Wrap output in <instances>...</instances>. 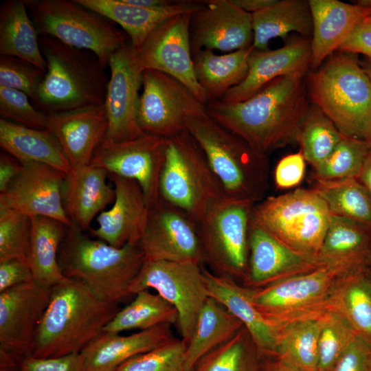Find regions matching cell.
<instances>
[{
    "label": "cell",
    "mask_w": 371,
    "mask_h": 371,
    "mask_svg": "<svg viewBox=\"0 0 371 371\" xmlns=\"http://www.w3.org/2000/svg\"><path fill=\"white\" fill-rule=\"evenodd\" d=\"M166 139L144 135L126 142L105 140L96 149L89 165L108 174L136 181L149 207L159 199V182Z\"/></svg>",
    "instance_id": "obj_17"
},
{
    "label": "cell",
    "mask_w": 371,
    "mask_h": 371,
    "mask_svg": "<svg viewBox=\"0 0 371 371\" xmlns=\"http://www.w3.org/2000/svg\"><path fill=\"white\" fill-rule=\"evenodd\" d=\"M363 22L371 23V14L367 17Z\"/></svg>",
    "instance_id": "obj_63"
},
{
    "label": "cell",
    "mask_w": 371,
    "mask_h": 371,
    "mask_svg": "<svg viewBox=\"0 0 371 371\" xmlns=\"http://www.w3.org/2000/svg\"><path fill=\"white\" fill-rule=\"evenodd\" d=\"M31 218L10 208H0V260L27 256Z\"/></svg>",
    "instance_id": "obj_46"
},
{
    "label": "cell",
    "mask_w": 371,
    "mask_h": 371,
    "mask_svg": "<svg viewBox=\"0 0 371 371\" xmlns=\"http://www.w3.org/2000/svg\"><path fill=\"white\" fill-rule=\"evenodd\" d=\"M134 300L115 314L103 331L120 333L123 331L148 329L161 324L178 323L176 308L159 294L140 291Z\"/></svg>",
    "instance_id": "obj_39"
},
{
    "label": "cell",
    "mask_w": 371,
    "mask_h": 371,
    "mask_svg": "<svg viewBox=\"0 0 371 371\" xmlns=\"http://www.w3.org/2000/svg\"><path fill=\"white\" fill-rule=\"evenodd\" d=\"M308 98L346 137L362 139L371 113V82L355 54L333 53L308 74Z\"/></svg>",
    "instance_id": "obj_7"
},
{
    "label": "cell",
    "mask_w": 371,
    "mask_h": 371,
    "mask_svg": "<svg viewBox=\"0 0 371 371\" xmlns=\"http://www.w3.org/2000/svg\"><path fill=\"white\" fill-rule=\"evenodd\" d=\"M138 245L147 260L203 263L198 223L161 198L150 207L146 227Z\"/></svg>",
    "instance_id": "obj_15"
},
{
    "label": "cell",
    "mask_w": 371,
    "mask_h": 371,
    "mask_svg": "<svg viewBox=\"0 0 371 371\" xmlns=\"http://www.w3.org/2000/svg\"><path fill=\"white\" fill-rule=\"evenodd\" d=\"M330 371H371V342L358 335Z\"/></svg>",
    "instance_id": "obj_50"
},
{
    "label": "cell",
    "mask_w": 371,
    "mask_h": 371,
    "mask_svg": "<svg viewBox=\"0 0 371 371\" xmlns=\"http://www.w3.org/2000/svg\"><path fill=\"white\" fill-rule=\"evenodd\" d=\"M357 179L366 188L371 197V149Z\"/></svg>",
    "instance_id": "obj_57"
},
{
    "label": "cell",
    "mask_w": 371,
    "mask_h": 371,
    "mask_svg": "<svg viewBox=\"0 0 371 371\" xmlns=\"http://www.w3.org/2000/svg\"><path fill=\"white\" fill-rule=\"evenodd\" d=\"M52 287L35 280L0 293V346L25 357L32 355L38 323Z\"/></svg>",
    "instance_id": "obj_19"
},
{
    "label": "cell",
    "mask_w": 371,
    "mask_h": 371,
    "mask_svg": "<svg viewBox=\"0 0 371 371\" xmlns=\"http://www.w3.org/2000/svg\"><path fill=\"white\" fill-rule=\"evenodd\" d=\"M46 128L58 140L71 168L90 164L106 139L108 120L104 104L47 114Z\"/></svg>",
    "instance_id": "obj_23"
},
{
    "label": "cell",
    "mask_w": 371,
    "mask_h": 371,
    "mask_svg": "<svg viewBox=\"0 0 371 371\" xmlns=\"http://www.w3.org/2000/svg\"><path fill=\"white\" fill-rule=\"evenodd\" d=\"M362 67L371 82V59L368 58V60L366 61L363 66Z\"/></svg>",
    "instance_id": "obj_60"
},
{
    "label": "cell",
    "mask_w": 371,
    "mask_h": 371,
    "mask_svg": "<svg viewBox=\"0 0 371 371\" xmlns=\"http://www.w3.org/2000/svg\"><path fill=\"white\" fill-rule=\"evenodd\" d=\"M47 68L32 104L45 114L104 104L109 76L93 52L39 35Z\"/></svg>",
    "instance_id": "obj_5"
},
{
    "label": "cell",
    "mask_w": 371,
    "mask_h": 371,
    "mask_svg": "<svg viewBox=\"0 0 371 371\" xmlns=\"http://www.w3.org/2000/svg\"><path fill=\"white\" fill-rule=\"evenodd\" d=\"M254 205L223 197L197 222L203 263L212 273L242 283L245 280Z\"/></svg>",
    "instance_id": "obj_11"
},
{
    "label": "cell",
    "mask_w": 371,
    "mask_h": 371,
    "mask_svg": "<svg viewBox=\"0 0 371 371\" xmlns=\"http://www.w3.org/2000/svg\"><path fill=\"white\" fill-rule=\"evenodd\" d=\"M159 193L196 222L225 197L202 149L187 129L166 139Z\"/></svg>",
    "instance_id": "obj_8"
},
{
    "label": "cell",
    "mask_w": 371,
    "mask_h": 371,
    "mask_svg": "<svg viewBox=\"0 0 371 371\" xmlns=\"http://www.w3.org/2000/svg\"><path fill=\"white\" fill-rule=\"evenodd\" d=\"M323 317L294 322L276 328L273 357L297 371H317L318 344Z\"/></svg>",
    "instance_id": "obj_37"
},
{
    "label": "cell",
    "mask_w": 371,
    "mask_h": 371,
    "mask_svg": "<svg viewBox=\"0 0 371 371\" xmlns=\"http://www.w3.org/2000/svg\"><path fill=\"white\" fill-rule=\"evenodd\" d=\"M345 137L324 112L313 104L301 125L297 142L305 161L315 170Z\"/></svg>",
    "instance_id": "obj_40"
},
{
    "label": "cell",
    "mask_w": 371,
    "mask_h": 371,
    "mask_svg": "<svg viewBox=\"0 0 371 371\" xmlns=\"http://www.w3.org/2000/svg\"><path fill=\"white\" fill-rule=\"evenodd\" d=\"M23 164L18 159L6 154L0 156V194L3 193L19 175Z\"/></svg>",
    "instance_id": "obj_54"
},
{
    "label": "cell",
    "mask_w": 371,
    "mask_h": 371,
    "mask_svg": "<svg viewBox=\"0 0 371 371\" xmlns=\"http://www.w3.org/2000/svg\"><path fill=\"white\" fill-rule=\"evenodd\" d=\"M368 269L347 282L336 308L346 316L359 337L371 342V288L366 279Z\"/></svg>",
    "instance_id": "obj_43"
},
{
    "label": "cell",
    "mask_w": 371,
    "mask_h": 371,
    "mask_svg": "<svg viewBox=\"0 0 371 371\" xmlns=\"http://www.w3.org/2000/svg\"><path fill=\"white\" fill-rule=\"evenodd\" d=\"M330 216L312 188H297L256 203L251 221L291 249L317 258Z\"/></svg>",
    "instance_id": "obj_10"
},
{
    "label": "cell",
    "mask_w": 371,
    "mask_h": 371,
    "mask_svg": "<svg viewBox=\"0 0 371 371\" xmlns=\"http://www.w3.org/2000/svg\"><path fill=\"white\" fill-rule=\"evenodd\" d=\"M34 280V275L26 256L12 257L0 260V293Z\"/></svg>",
    "instance_id": "obj_52"
},
{
    "label": "cell",
    "mask_w": 371,
    "mask_h": 371,
    "mask_svg": "<svg viewBox=\"0 0 371 371\" xmlns=\"http://www.w3.org/2000/svg\"><path fill=\"white\" fill-rule=\"evenodd\" d=\"M119 311L118 304L101 300L80 281L66 277L52 287L32 355L52 357L80 352Z\"/></svg>",
    "instance_id": "obj_2"
},
{
    "label": "cell",
    "mask_w": 371,
    "mask_h": 371,
    "mask_svg": "<svg viewBox=\"0 0 371 371\" xmlns=\"http://www.w3.org/2000/svg\"><path fill=\"white\" fill-rule=\"evenodd\" d=\"M243 326L221 302L208 297L186 347L187 371H192L201 358L231 339Z\"/></svg>",
    "instance_id": "obj_35"
},
{
    "label": "cell",
    "mask_w": 371,
    "mask_h": 371,
    "mask_svg": "<svg viewBox=\"0 0 371 371\" xmlns=\"http://www.w3.org/2000/svg\"><path fill=\"white\" fill-rule=\"evenodd\" d=\"M45 71L22 58L0 56V86L25 93L31 102L35 98Z\"/></svg>",
    "instance_id": "obj_47"
},
{
    "label": "cell",
    "mask_w": 371,
    "mask_h": 371,
    "mask_svg": "<svg viewBox=\"0 0 371 371\" xmlns=\"http://www.w3.org/2000/svg\"><path fill=\"white\" fill-rule=\"evenodd\" d=\"M313 19L311 71L337 51L371 14V8L337 0H308Z\"/></svg>",
    "instance_id": "obj_25"
},
{
    "label": "cell",
    "mask_w": 371,
    "mask_h": 371,
    "mask_svg": "<svg viewBox=\"0 0 371 371\" xmlns=\"http://www.w3.org/2000/svg\"><path fill=\"white\" fill-rule=\"evenodd\" d=\"M232 1L245 12L254 14L272 5L276 0H232Z\"/></svg>",
    "instance_id": "obj_56"
},
{
    "label": "cell",
    "mask_w": 371,
    "mask_h": 371,
    "mask_svg": "<svg viewBox=\"0 0 371 371\" xmlns=\"http://www.w3.org/2000/svg\"><path fill=\"white\" fill-rule=\"evenodd\" d=\"M356 3L366 8H371V0H359Z\"/></svg>",
    "instance_id": "obj_61"
},
{
    "label": "cell",
    "mask_w": 371,
    "mask_h": 371,
    "mask_svg": "<svg viewBox=\"0 0 371 371\" xmlns=\"http://www.w3.org/2000/svg\"><path fill=\"white\" fill-rule=\"evenodd\" d=\"M370 268H371V265H370Z\"/></svg>",
    "instance_id": "obj_64"
},
{
    "label": "cell",
    "mask_w": 371,
    "mask_h": 371,
    "mask_svg": "<svg viewBox=\"0 0 371 371\" xmlns=\"http://www.w3.org/2000/svg\"><path fill=\"white\" fill-rule=\"evenodd\" d=\"M146 260L139 245L113 247L92 239L74 224L67 227L58 253L63 275L86 285L101 300L118 304Z\"/></svg>",
    "instance_id": "obj_4"
},
{
    "label": "cell",
    "mask_w": 371,
    "mask_h": 371,
    "mask_svg": "<svg viewBox=\"0 0 371 371\" xmlns=\"http://www.w3.org/2000/svg\"><path fill=\"white\" fill-rule=\"evenodd\" d=\"M321 266L316 258L291 249L251 221L248 270L243 285L260 289Z\"/></svg>",
    "instance_id": "obj_21"
},
{
    "label": "cell",
    "mask_w": 371,
    "mask_h": 371,
    "mask_svg": "<svg viewBox=\"0 0 371 371\" xmlns=\"http://www.w3.org/2000/svg\"><path fill=\"white\" fill-rule=\"evenodd\" d=\"M19 371H83L80 353L38 357L29 355L22 360Z\"/></svg>",
    "instance_id": "obj_49"
},
{
    "label": "cell",
    "mask_w": 371,
    "mask_h": 371,
    "mask_svg": "<svg viewBox=\"0 0 371 371\" xmlns=\"http://www.w3.org/2000/svg\"><path fill=\"white\" fill-rule=\"evenodd\" d=\"M314 180L312 189L324 200L332 215L371 229V197L357 178Z\"/></svg>",
    "instance_id": "obj_38"
},
{
    "label": "cell",
    "mask_w": 371,
    "mask_h": 371,
    "mask_svg": "<svg viewBox=\"0 0 371 371\" xmlns=\"http://www.w3.org/2000/svg\"><path fill=\"white\" fill-rule=\"evenodd\" d=\"M186 344L172 337L156 348L128 359L115 371H187Z\"/></svg>",
    "instance_id": "obj_45"
},
{
    "label": "cell",
    "mask_w": 371,
    "mask_h": 371,
    "mask_svg": "<svg viewBox=\"0 0 371 371\" xmlns=\"http://www.w3.org/2000/svg\"><path fill=\"white\" fill-rule=\"evenodd\" d=\"M205 109V104L177 79L156 70L144 71L138 123L144 134L171 138L186 129L189 115Z\"/></svg>",
    "instance_id": "obj_13"
},
{
    "label": "cell",
    "mask_w": 371,
    "mask_h": 371,
    "mask_svg": "<svg viewBox=\"0 0 371 371\" xmlns=\"http://www.w3.org/2000/svg\"><path fill=\"white\" fill-rule=\"evenodd\" d=\"M259 371H297L283 361L269 356L262 355Z\"/></svg>",
    "instance_id": "obj_55"
},
{
    "label": "cell",
    "mask_w": 371,
    "mask_h": 371,
    "mask_svg": "<svg viewBox=\"0 0 371 371\" xmlns=\"http://www.w3.org/2000/svg\"><path fill=\"white\" fill-rule=\"evenodd\" d=\"M1 118L36 129L46 128L47 114L37 109L24 93L0 86Z\"/></svg>",
    "instance_id": "obj_48"
},
{
    "label": "cell",
    "mask_w": 371,
    "mask_h": 371,
    "mask_svg": "<svg viewBox=\"0 0 371 371\" xmlns=\"http://www.w3.org/2000/svg\"><path fill=\"white\" fill-rule=\"evenodd\" d=\"M192 14H181L167 19L136 50L144 70H156L173 77L205 105L208 98L194 71L190 34Z\"/></svg>",
    "instance_id": "obj_16"
},
{
    "label": "cell",
    "mask_w": 371,
    "mask_h": 371,
    "mask_svg": "<svg viewBox=\"0 0 371 371\" xmlns=\"http://www.w3.org/2000/svg\"><path fill=\"white\" fill-rule=\"evenodd\" d=\"M21 172L0 194V208L19 211L30 217L55 219L67 227L72 223L63 206V188L66 174L38 162H24Z\"/></svg>",
    "instance_id": "obj_18"
},
{
    "label": "cell",
    "mask_w": 371,
    "mask_h": 371,
    "mask_svg": "<svg viewBox=\"0 0 371 371\" xmlns=\"http://www.w3.org/2000/svg\"><path fill=\"white\" fill-rule=\"evenodd\" d=\"M321 265L366 269L371 265V229L353 220L330 216L321 249Z\"/></svg>",
    "instance_id": "obj_30"
},
{
    "label": "cell",
    "mask_w": 371,
    "mask_h": 371,
    "mask_svg": "<svg viewBox=\"0 0 371 371\" xmlns=\"http://www.w3.org/2000/svg\"><path fill=\"white\" fill-rule=\"evenodd\" d=\"M27 260L34 280L52 287L66 277L58 262V250L67 226L55 219L32 216Z\"/></svg>",
    "instance_id": "obj_36"
},
{
    "label": "cell",
    "mask_w": 371,
    "mask_h": 371,
    "mask_svg": "<svg viewBox=\"0 0 371 371\" xmlns=\"http://www.w3.org/2000/svg\"><path fill=\"white\" fill-rule=\"evenodd\" d=\"M108 67L110 74L104 102L108 120L106 140L120 142L139 138L146 135L138 123L144 70L129 39L111 54Z\"/></svg>",
    "instance_id": "obj_14"
},
{
    "label": "cell",
    "mask_w": 371,
    "mask_h": 371,
    "mask_svg": "<svg viewBox=\"0 0 371 371\" xmlns=\"http://www.w3.org/2000/svg\"><path fill=\"white\" fill-rule=\"evenodd\" d=\"M262 355L243 326L201 358L192 371H259Z\"/></svg>",
    "instance_id": "obj_41"
},
{
    "label": "cell",
    "mask_w": 371,
    "mask_h": 371,
    "mask_svg": "<svg viewBox=\"0 0 371 371\" xmlns=\"http://www.w3.org/2000/svg\"><path fill=\"white\" fill-rule=\"evenodd\" d=\"M357 336L339 310L335 308L326 314L319 337L317 371H330Z\"/></svg>",
    "instance_id": "obj_42"
},
{
    "label": "cell",
    "mask_w": 371,
    "mask_h": 371,
    "mask_svg": "<svg viewBox=\"0 0 371 371\" xmlns=\"http://www.w3.org/2000/svg\"><path fill=\"white\" fill-rule=\"evenodd\" d=\"M251 16L252 45L257 50L268 49L271 39L293 32L311 38L313 19L308 0H276Z\"/></svg>",
    "instance_id": "obj_33"
},
{
    "label": "cell",
    "mask_w": 371,
    "mask_h": 371,
    "mask_svg": "<svg viewBox=\"0 0 371 371\" xmlns=\"http://www.w3.org/2000/svg\"><path fill=\"white\" fill-rule=\"evenodd\" d=\"M304 76L278 78L238 102L209 100L206 113L256 151L268 154L297 142L310 109Z\"/></svg>",
    "instance_id": "obj_1"
},
{
    "label": "cell",
    "mask_w": 371,
    "mask_h": 371,
    "mask_svg": "<svg viewBox=\"0 0 371 371\" xmlns=\"http://www.w3.org/2000/svg\"><path fill=\"white\" fill-rule=\"evenodd\" d=\"M39 35L93 52L107 68L111 54L129 38L117 25L76 0H23Z\"/></svg>",
    "instance_id": "obj_9"
},
{
    "label": "cell",
    "mask_w": 371,
    "mask_h": 371,
    "mask_svg": "<svg viewBox=\"0 0 371 371\" xmlns=\"http://www.w3.org/2000/svg\"><path fill=\"white\" fill-rule=\"evenodd\" d=\"M39 34L23 0H8L0 7V54L25 60L44 71L47 64Z\"/></svg>",
    "instance_id": "obj_34"
},
{
    "label": "cell",
    "mask_w": 371,
    "mask_h": 371,
    "mask_svg": "<svg viewBox=\"0 0 371 371\" xmlns=\"http://www.w3.org/2000/svg\"><path fill=\"white\" fill-rule=\"evenodd\" d=\"M367 269L321 266L262 288L251 289L252 302L275 330L291 322L319 319L336 308L347 282Z\"/></svg>",
    "instance_id": "obj_6"
},
{
    "label": "cell",
    "mask_w": 371,
    "mask_h": 371,
    "mask_svg": "<svg viewBox=\"0 0 371 371\" xmlns=\"http://www.w3.org/2000/svg\"><path fill=\"white\" fill-rule=\"evenodd\" d=\"M107 172L88 165L71 168L63 188L65 211L71 223L83 232L95 216L114 201V187L106 183Z\"/></svg>",
    "instance_id": "obj_28"
},
{
    "label": "cell",
    "mask_w": 371,
    "mask_h": 371,
    "mask_svg": "<svg viewBox=\"0 0 371 371\" xmlns=\"http://www.w3.org/2000/svg\"><path fill=\"white\" fill-rule=\"evenodd\" d=\"M115 197L112 207L97 217L98 226L91 229L95 238L115 247L138 245L146 227L150 207L135 180L108 174Z\"/></svg>",
    "instance_id": "obj_22"
},
{
    "label": "cell",
    "mask_w": 371,
    "mask_h": 371,
    "mask_svg": "<svg viewBox=\"0 0 371 371\" xmlns=\"http://www.w3.org/2000/svg\"><path fill=\"white\" fill-rule=\"evenodd\" d=\"M362 139L366 141L371 149V113L364 125L362 133Z\"/></svg>",
    "instance_id": "obj_59"
},
{
    "label": "cell",
    "mask_w": 371,
    "mask_h": 371,
    "mask_svg": "<svg viewBox=\"0 0 371 371\" xmlns=\"http://www.w3.org/2000/svg\"><path fill=\"white\" fill-rule=\"evenodd\" d=\"M305 159L300 151L282 157L276 166L274 181L279 189H289L299 185L305 172Z\"/></svg>",
    "instance_id": "obj_51"
},
{
    "label": "cell",
    "mask_w": 371,
    "mask_h": 371,
    "mask_svg": "<svg viewBox=\"0 0 371 371\" xmlns=\"http://www.w3.org/2000/svg\"><path fill=\"white\" fill-rule=\"evenodd\" d=\"M337 51L362 54L371 59V23L357 26Z\"/></svg>",
    "instance_id": "obj_53"
},
{
    "label": "cell",
    "mask_w": 371,
    "mask_h": 371,
    "mask_svg": "<svg viewBox=\"0 0 371 371\" xmlns=\"http://www.w3.org/2000/svg\"><path fill=\"white\" fill-rule=\"evenodd\" d=\"M370 150L363 139L346 136L328 159L314 170V179L358 178Z\"/></svg>",
    "instance_id": "obj_44"
},
{
    "label": "cell",
    "mask_w": 371,
    "mask_h": 371,
    "mask_svg": "<svg viewBox=\"0 0 371 371\" xmlns=\"http://www.w3.org/2000/svg\"><path fill=\"white\" fill-rule=\"evenodd\" d=\"M170 324H161L129 335L102 332L80 352L83 371H115L136 355L171 338Z\"/></svg>",
    "instance_id": "obj_26"
},
{
    "label": "cell",
    "mask_w": 371,
    "mask_h": 371,
    "mask_svg": "<svg viewBox=\"0 0 371 371\" xmlns=\"http://www.w3.org/2000/svg\"><path fill=\"white\" fill-rule=\"evenodd\" d=\"M366 279L371 288V268H369L366 272Z\"/></svg>",
    "instance_id": "obj_62"
},
{
    "label": "cell",
    "mask_w": 371,
    "mask_h": 371,
    "mask_svg": "<svg viewBox=\"0 0 371 371\" xmlns=\"http://www.w3.org/2000/svg\"><path fill=\"white\" fill-rule=\"evenodd\" d=\"M79 3L109 19L126 34L137 49L150 33L167 19L184 13H193L201 1H172L159 8H142L124 0H76Z\"/></svg>",
    "instance_id": "obj_27"
},
{
    "label": "cell",
    "mask_w": 371,
    "mask_h": 371,
    "mask_svg": "<svg viewBox=\"0 0 371 371\" xmlns=\"http://www.w3.org/2000/svg\"><path fill=\"white\" fill-rule=\"evenodd\" d=\"M0 146L21 163H41L65 174L71 169L58 140L47 128H29L1 118Z\"/></svg>",
    "instance_id": "obj_31"
},
{
    "label": "cell",
    "mask_w": 371,
    "mask_h": 371,
    "mask_svg": "<svg viewBox=\"0 0 371 371\" xmlns=\"http://www.w3.org/2000/svg\"><path fill=\"white\" fill-rule=\"evenodd\" d=\"M186 129L202 149L225 197L256 204L269 185L267 155L252 148L205 111L190 114Z\"/></svg>",
    "instance_id": "obj_3"
},
{
    "label": "cell",
    "mask_w": 371,
    "mask_h": 371,
    "mask_svg": "<svg viewBox=\"0 0 371 371\" xmlns=\"http://www.w3.org/2000/svg\"><path fill=\"white\" fill-rule=\"evenodd\" d=\"M201 1V6L191 16L192 52L202 49L232 52L252 45L251 14L232 0Z\"/></svg>",
    "instance_id": "obj_20"
},
{
    "label": "cell",
    "mask_w": 371,
    "mask_h": 371,
    "mask_svg": "<svg viewBox=\"0 0 371 371\" xmlns=\"http://www.w3.org/2000/svg\"><path fill=\"white\" fill-rule=\"evenodd\" d=\"M153 289L170 303L178 313V325L186 346L190 340L199 315L209 297L202 266L146 259L133 281L131 295Z\"/></svg>",
    "instance_id": "obj_12"
},
{
    "label": "cell",
    "mask_w": 371,
    "mask_h": 371,
    "mask_svg": "<svg viewBox=\"0 0 371 371\" xmlns=\"http://www.w3.org/2000/svg\"><path fill=\"white\" fill-rule=\"evenodd\" d=\"M311 41L308 38L296 37L276 49L260 51L254 49L245 80L228 90L219 100L227 103L241 102L278 78L304 76L311 68Z\"/></svg>",
    "instance_id": "obj_24"
},
{
    "label": "cell",
    "mask_w": 371,
    "mask_h": 371,
    "mask_svg": "<svg viewBox=\"0 0 371 371\" xmlns=\"http://www.w3.org/2000/svg\"><path fill=\"white\" fill-rule=\"evenodd\" d=\"M126 3L142 8H159L168 5L170 0H124Z\"/></svg>",
    "instance_id": "obj_58"
},
{
    "label": "cell",
    "mask_w": 371,
    "mask_h": 371,
    "mask_svg": "<svg viewBox=\"0 0 371 371\" xmlns=\"http://www.w3.org/2000/svg\"><path fill=\"white\" fill-rule=\"evenodd\" d=\"M208 296L221 302L250 333L262 355L273 357L276 330L254 306L252 289L234 279L212 273L202 266Z\"/></svg>",
    "instance_id": "obj_29"
},
{
    "label": "cell",
    "mask_w": 371,
    "mask_h": 371,
    "mask_svg": "<svg viewBox=\"0 0 371 371\" xmlns=\"http://www.w3.org/2000/svg\"><path fill=\"white\" fill-rule=\"evenodd\" d=\"M254 49L251 45L223 55L208 49L192 52L196 78L209 100H219L245 80Z\"/></svg>",
    "instance_id": "obj_32"
}]
</instances>
